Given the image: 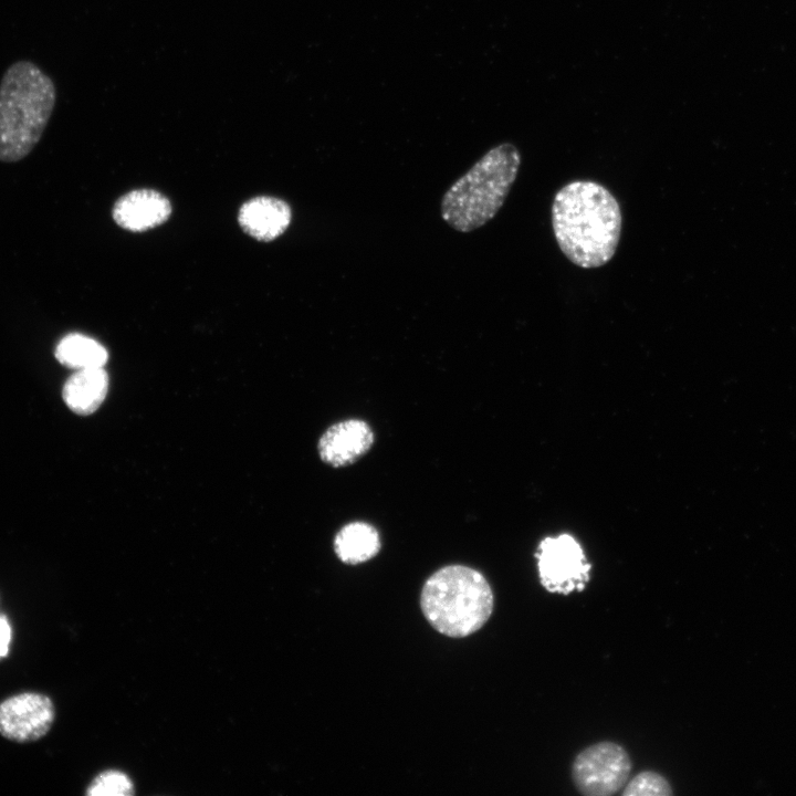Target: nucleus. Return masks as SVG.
Wrapping results in <instances>:
<instances>
[{
    "instance_id": "f257e3e1",
    "label": "nucleus",
    "mask_w": 796,
    "mask_h": 796,
    "mask_svg": "<svg viewBox=\"0 0 796 796\" xmlns=\"http://www.w3.org/2000/svg\"><path fill=\"white\" fill-rule=\"evenodd\" d=\"M621 210L603 185L575 180L563 186L552 203V226L564 255L583 269L599 268L616 253Z\"/></svg>"
},
{
    "instance_id": "f03ea898",
    "label": "nucleus",
    "mask_w": 796,
    "mask_h": 796,
    "mask_svg": "<svg viewBox=\"0 0 796 796\" xmlns=\"http://www.w3.org/2000/svg\"><path fill=\"white\" fill-rule=\"evenodd\" d=\"M53 80L29 60L13 62L0 81V161L18 163L40 142L53 113Z\"/></svg>"
},
{
    "instance_id": "7ed1b4c3",
    "label": "nucleus",
    "mask_w": 796,
    "mask_h": 796,
    "mask_svg": "<svg viewBox=\"0 0 796 796\" xmlns=\"http://www.w3.org/2000/svg\"><path fill=\"white\" fill-rule=\"evenodd\" d=\"M521 160L520 150L511 143H502L488 150L443 193L440 203L442 220L462 233L486 224L504 205Z\"/></svg>"
},
{
    "instance_id": "20e7f679",
    "label": "nucleus",
    "mask_w": 796,
    "mask_h": 796,
    "mask_svg": "<svg viewBox=\"0 0 796 796\" xmlns=\"http://www.w3.org/2000/svg\"><path fill=\"white\" fill-rule=\"evenodd\" d=\"M421 610L440 633L461 638L482 628L492 615L493 591L485 577L474 568L449 565L438 569L425 583Z\"/></svg>"
},
{
    "instance_id": "39448f33",
    "label": "nucleus",
    "mask_w": 796,
    "mask_h": 796,
    "mask_svg": "<svg viewBox=\"0 0 796 796\" xmlns=\"http://www.w3.org/2000/svg\"><path fill=\"white\" fill-rule=\"evenodd\" d=\"M542 586L549 593L582 591L589 580L590 564L575 537L562 533L541 541L535 553Z\"/></svg>"
},
{
    "instance_id": "423d86ee",
    "label": "nucleus",
    "mask_w": 796,
    "mask_h": 796,
    "mask_svg": "<svg viewBox=\"0 0 796 796\" xmlns=\"http://www.w3.org/2000/svg\"><path fill=\"white\" fill-rule=\"evenodd\" d=\"M630 769L631 761L622 746L600 742L575 757L572 777L583 795L610 796L627 784Z\"/></svg>"
},
{
    "instance_id": "0eeeda50",
    "label": "nucleus",
    "mask_w": 796,
    "mask_h": 796,
    "mask_svg": "<svg viewBox=\"0 0 796 796\" xmlns=\"http://www.w3.org/2000/svg\"><path fill=\"white\" fill-rule=\"evenodd\" d=\"M54 720V703L41 692H21L0 702V735L15 743L42 739Z\"/></svg>"
},
{
    "instance_id": "6e6552de",
    "label": "nucleus",
    "mask_w": 796,
    "mask_h": 796,
    "mask_svg": "<svg viewBox=\"0 0 796 796\" xmlns=\"http://www.w3.org/2000/svg\"><path fill=\"white\" fill-rule=\"evenodd\" d=\"M375 434L371 427L362 419L349 418L328 427L317 444L321 460L333 467L353 464L373 447Z\"/></svg>"
},
{
    "instance_id": "1a4fd4ad",
    "label": "nucleus",
    "mask_w": 796,
    "mask_h": 796,
    "mask_svg": "<svg viewBox=\"0 0 796 796\" xmlns=\"http://www.w3.org/2000/svg\"><path fill=\"white\" fill-rule=\"evenodd\" d=\"M171 213L169 200L153 189H136L114 205L115 222L129 231H146L164 223Z\"/></svg>"
},
{
    "instance_id": "9d476101",
    "label": "nucleus",
    "mask_w": 796,
    "mask_h": 796,
    "mask_svg": "<svg viewBox=\"0 0 796 796\" xmlns=\"http://www.w3.org/2000/svg\"><path fill=\"white\" fill-rule=\"evenodd\" d=\"M238 220L250 237L259 241H272L290 227L292 209L283 199L258 196L241 206Z\"/></svg>"
},
{
    "instance_id": "9b49d317",
    "label": "nucleus",
    "mask_w": 796,
    "mask_h": 796,
    "mask_svg": "<svg viewBox=\"0 0 796 796\" xmlns=\"http://www.w3.org/2000/svg\"><path fill=\"white\" fill-rule=\"evenodd\" d=\"M108 389V376L104 367L78 369L65 381L63 400L75 413H93L104 401Z\"/></svg>"
},
{
    "instance_id": "f8f14e48",
    "label": "nucleus",
    "mask_w": 796,
    "mask_h": 796,
    "mask_svg": "<svg viewBox=\"0 0 796 796\" xmlns=\"http://www.w3.org/2000/svg\"><path fill=\"white\" fill-rule=\"evenodd\" d=\"M381 547L378 530L370 523L354 521L335 535L334 551L345 564L357 565L375 557Z\"/></svg>"
},
{
    "instance_id": "ddd939ff",
    "label": "nucleus",
    "mask_w": 796,
    "mask_h": 796,
    "mask_svg": "<svg viewBox=\"0 0 796 796\" xmlns=\"http://www.w3.org/2000/svg\"><path fill=\"white\" fill-rule=\"evenodd\" d=\"M55 358L62 365L78 370L104 367L108 353L96 339L80 333H71L57 343Z\"/></svg>"
},
{
    "instance_id": "4468645a",
    "label": "nucleus",
    "mask_w": 796,
    "mask_h": 796,
    "mask_svg": "<svg viewBox=\"0 0 796 796\" xmlns=\"http://www.w3.org/2000/svg\"><path fill=\"white\" fill-rule=\"evenodd\" d=\"M134 793L132 779L123 772L108 769L98 774L88 785L86 794L91 796H127Z\"/></svg>"
},
{
    "instance_id": "2eb2a0df",
    "label": "nucleus",
    "mask_w": 796,
    "mask_h": 796,
    "mask_svg": "<svg viewBox=\"0 0 796 796\" xmlns=\"http://www.w3.org/2000/svg\"><path fill=\"white\" fill-rule=\"evenodd\" d=\"M624 795H671L672 789L664 777L654 772H642L625 787Z\"/></svg>"
},
{
    "instance_id": "dca6fc26",
    "label": "nucleus",
    "mask_w": 796,
    "mask_h": 796,
    "mask_svg": "<svg viewBox=\"0 0 796 796\" xmlns=\"http://www.w3.org/2000/svg\"><path fill=\"white\" fill-rule=\"evenodd\" d=\"M11 641V627L8 619L0 615V658L4 657L9 651Z\"/></svg>"
}]
</instances>
